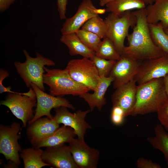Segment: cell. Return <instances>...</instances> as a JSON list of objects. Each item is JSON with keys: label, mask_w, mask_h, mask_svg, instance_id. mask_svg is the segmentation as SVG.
Listing matches in <instances>:
<instances>
[{"label": "cell", "mask_w": 168, "mask_h": 168, "mask_svg": "<svg viewBox=\"0 0 168 168\" xmlns=\"http://www.w3.org/2000/svg\"><path fill=\"white\" fill-rule=\"evenodd\" d=\"M137 166L138 168H161L160 165L143 158L138 159L136 162Z\"/></svg>", "instance_id": "1f68e13d"}, {"label": "cell", "mask_w": 168, "mask_h": 168, "mask_svg": "<svg viewBox=\"0 0 168 168\" xmlns=\"http://www.w3.org/2000/svg\"><path fill=\"white\" fill-rule=\"evenodd\" d=\"M81 29L91 32L103 39L106 37L107 26L104 20L99 15L87 21L82 26Z\"/></svg>", "instance_id": "4316f807"}, {"label": "cell", "mask_w": 168, "mask_h": 168, "mask_svg": "<svg viewBox=\"0 0 168 168\" xmlns=\"http://www.w3.org/2000/svg\"><path fill=\"white\" fill-rule=\"evenodd\" d=\"M97 9L91 0H83L75 14L66 19L60 30L62 35L76 32L80 29L87 21L99 15Z\"/></svg>", "instance_id": "5bb4252c"}, {"label": "cell", "mask_w": 168, "mask_h": 168, "mask_svg": "<svg viewBox=\"0 0 168 168\" xmlns=\"http://www.w3.org/2000/svg\"><path fill=\"white\" fill-rule=\"evenodd\" d=\"M106 12L120 15L127 11L145 8L144 0H113L106 6Z\"/></svg>", "instance_id": "7402d4cb"}, {"label": "cell", "mask_w": 168, "mask_h": 168, "mask_svg": "<svg viewBox=\"0 0 168 168\" xmlns=\"http://www.w3.org/2000/svg\"><path fill=\"white\" fill-rule=\"evenodd\" d=\"M81 41L95 52L101 42V39L97 35L80 29L75 32Z\"/></svg>", "instance_id": "83f0119b"}, {"label": "cell", "mask_w": 168, "mask_h": 168, "mask_svg": "<svg viewBox=\"0 0 168 168\" xmlns=\"http://www.w3.org/2000/svg\"><path fill=\"white\" fill-rule=\"evenodd\" d=\"M113 0H99V4L101 7L105 6L108 3H109Z\"/></svg>", "instance_id": "d590c367"}, {"label": "cell", "mask_w": 168, "mask_h": 168, "mask_svg": "<svg viewBox=\"0 0 168 168\" xmlns=\"http://www.w3.org/2000/svg\"><path fill=\"white\" fill-rule=\"evenodd\" d=\"M68 146L73 159L78 168H96L100 152L88 145L84 140L73 138Z\"/></svg>", "instance_id": "8fae6325"}, {"label": "cell", "mask_w": 168, "mask_h": 168, "mask_svg": "<svg viewBox=\"0 0 168 168\" xmlns=\"http://www.w3.org/2000/svg\"><path fill=\"white\" fill-rule=\"evenodd\" d=\"M114 80L113 77L110 76L100 77L97 86L93 93L87 92L79 96L87 103L91 112L95 108L101 111L103 106L106 103L105 93Z\"/></svg>", "instance_id": "ac0fdd59"}, {"label": "cell", "mask_w": 168, "mask_h": 168, "mask_svg": "<svg viewBox=\"0 0 168 168\" xmlns=\"http://www.w3.org/2000/svg\"><path fill=\"white\" fill-rule=\"evenodd\" d=\"M106 12L105 8L98 9L97 12L98 15L104 14Z\"/></svg>", "instance_id": "8d00e7d4"}, {"label": "cell", "mask_w": 168, "mask_h": 168, "mask_svg": "<svg viewBox=\"0 0 168 168\" xmlns=\"http://www.w3.org/2000/svg\"><path fill=\"white\" fill-rule=\"evenodd\" d=\"M76 135L73 128L63 125L49 136L31 144L36 148L55 146L68 143Z\"/></svg>", "instance_id": "d6986e66"}, {"label": "cell", "mask_w": 168, "mask_h": 168, "mask_svg": "<svg viewBox=\"0 0 168 168\" xmlns=\"http://www.w3.org/2000/svg\"><path fill=\"white\" fill-rule=\"evenodd\" d=\"M26 133L31 144L49 136L59 127V124L54 118H40L28 124Z\"/></svg>", "instance_id": "e0dca14e"}, {"label": "cell", "mask_w": 168, "mask_h": 168, "mask_svg": "<svg viewBox=\"0 0 168 168\" xmlns=\"http://www.w3.org/2000/svg\"><path fill=\"white\" fill-rule=\"evenodd\" d=\"M142 62L121 56L113 66L108 76L113 77L114 89L129 82L137 73Z\"/></svg>", "instance_id": "4fadbf2b"}, {"label": "cell", "mask_w": 168, "mask_h": 168, "mask_svg": "<svg viewBox=\"0 0 168 168\" xmlns=\"http://www.w3.org/2000/svg\"><path fill=\"white\" fill-rule=\"evenodd\" d=\"M15 0H0V11L3 12L7 10Z\"/></svg>", "instance_id": "836d02e7"}, {"label": "cell", "mask_w": 168, "mask_h": 168, "mask_svg": "<svg viewBox=\"0 0 168 168\" xmlns=\"http://www.w3.org/2000/svg\"><path fill=\"white\" fill-rule=\"evenodd\" d=\"M166 91L168 96V74L163 77Z\"/></svg>", "instance_id": "e575fe53"}, {"label": "cell", "mask_w": 168, "mask_h": 168, "mask_svg": "<svg viewBox=\"0 0 168 168\" xmlns=\"http://www.w3.org/2000/svg\"><path fill=\"white\" fill-rule=\"evenodd\" d=\"M26 60L23 63L19 61L14 62V65L20 77L27 87H31L32 83L36 85L44 91L43 81L45 66H54V62L51 59L44 57L40 53L36 52V56L31 57L26 49L23 50Z\"/></svg>", "instance_id": "277c9868"}, {"label": "cell", "mask_w": 168, "mask_h": 168, "mask_svg": "<svg viewBox=\"0 0 168 168\" xmlns=\"http://www.w3.org/2000/svg\"><path fill=\"white\" fill-rule=\"evenodd\" d=\"M90 59L94 63L100 77H108L117 61L105 59L95 55Z\"/></svg>", "instance_id": "f1b7e54d"}, {"label": "cell", "mask_w": 168, "mask_h": 168, "mask_svg": "<svg viewBox=\"0 0 168 168\" xmlns=\"http://www.w3.org/2000/svg\"><path fill=\"white\" fill-rule=\"evenodd\" d=\"M43 151L40 148L33 147L23 149L21 152L20 157L23 161L25 168H41L49 166L44 162L42 156Z\"/></svg>", "instance_id": "cb8c5ba5"}, {"label": "cell", "mask_w": 168, "mask_h": 168, "mask_svg": "<svg viewBox=\"0 0 168 168\" xmlns=\"http://www.w3.org/2000/svg\"><path fill=\"white\" fill-rule=\"evenodd\" d=\"M104 20L107 29L106 37L112 41L121 55L125 47V39L129 34L130 28L135 25L136 17L133 12L128 11L120 15L109 13Z\"/></svg>", "instance_id": "5b68a950"}, {"label": "cell", "mask_w": 168, "mask_h": 168, "mask_svg": "<svg viewBox=\"0 0 168 168\" xmlns=\"http://www.w3.org/2000/svg\"><path fill=\"white\" fill-rule=\"evenodd\" d=\"M44 68L43 82L49 86L50 94L59 96H79L89 91L86 86L74 80L66 68L50 69L45 66Z\"/></svg>", "instance_id": "3957f363"}, {"label": "cell", "mask_w": 168, "mask_h": 168, "mask_svg": "<svg viewBox=\"0 0 168 168\" xmlns=\"http://www.w3.org/2000/svg\"><path fill=\"white\" fill-rule=\"evenodd\" d=\"M149 24L151 35L155 44L165 54H168V35L161 24Z\"/></svg>", "instance_id": "d4e9b609"}, {"label": "cell", "mask_w": 168, "mask_h": 168, "mask_svg": "<svg viewBox=\"0 0 168 168\" xmlns=\"http://www.w3.org/2000/svg\"><path fill=\"white\" fill-rule=\"evenodd\" d=\"M66 68L74 80L86 86L89 91H94L96 88L100 77L91 59L83 58L71 60Z\"/></svg>", "instance_id": "52a82bcc"}, {"label": "cell", "mask_w": 168, "mask_h": 168, "mask_svg": "<svg viewBox=\"0 0 168 168\" xmlns=\"http://www.w3.org/2000/svg\"><path fill=\"white\" fill-rule=\"evenodd\" d=\"M42 157L44 162L55 168H78L68 146L65 144L46 147Z\"/></svg>", "instance_id": "9a60e30c"}, {"label": "cell", "mask_w": 168, "mask_h": 168, "mask_svg": "<svg viewBox=\"0 0 168 168\" xmlns=\"http://www.w3.org/2000/svg\"><path fill=\"white\" fill-rule=\"evenodd\" d=\"M168 96L163 77L138 85L136 102L130 115H142L156 112Z\"/></svg>", "instance_id": "7a4b0ae2"}, {"label": "cell", "mask_w": 168, "mask_h": 168, "mask_svg": "<svg viewBox=\"0 0 168 168\" xmlns=\"http://www.w3.org/2000/svg\"><path fill=\"white\" fill-rule=\"evenodd\" d=\"M137 83L134 79L115 89L111 97L113 106L124 110L125 117L130 115L136 100Z\"/></svg>", "instance_id": "2e32d148"}, {"label": "cell", "mask_w": 168, "mask_h": 168, "mask_svg": "<svg viewBox=\"0 0 168 168\" xmlns=\"http://www.w3.org/2000/svg\"><path fill=\"white\" fill-rule=\"evenodd\" d=\"M147 5L153 3L156 0H144Z\"/></svg>", "instance_id": "74e56055"}, {"label": "cell", "mask_w": 168, "mask_h": 168, "mask_svg": "<svg viewBox=\"0 0 168 168\" xmlns=\"http://www.w3.org/2000/svg\"><path fill=\"white\" fill-rule=\"evenodd\" d=\"M60 40L67 47L71 56L79 55L91 59L95 55V52L81 41L75 32L62 35Z\"/></svg>", "instance_id": "44dd1931"}, {"label": "cell", "mask_w": 168, "mask_h": 168, "mask_svg": "<svg viewBox=\"0 0 168 168\" xmlns=\"http://www.w3.org/2000/svg\"><path fill=\"white\" fill-rule=\"evenodd\" d=\"M0 104L7 107L16 117L22 121L23 127L26 128L34 116L33 108L36 105V97L30 87L27 92L9 93Z\"/></svg>", "instance_id": "8992f818"}, {"label": "cell", "mask_w": 168, "mask_h": 168, "mask_svg": "<svg viewBox=\"0 0 168 168\" xmlns=\"http://www.w3.org/2000/svg\"><path fill=\"white\" fill-rule=\"evenodd\" d=\"M31 87L35 95L36 105L34 116L28 124L43 116L53 119V117L51 114L50 111L53 108L63 106L73 110H75V107L69 101L62 96L48 94L34 83L31 84Z\"/></svg>", "instance_id": "9c48e42d"}, {"label": "cell", "mask_w": 168, "mask_h": 168, "mask_svg": "<svg viewBox=\"0 0 168 168\" xmlns=\"http://www.w3.org/2000/svg\"><path fill=\"white\" fill-rule=\"evenodd\" d=\"M68 108L63 106L54 108L55 114L54 118L58 124H62L72 128L74 130L78 138L84 140L86 130L91 128L85 119L87 114L91 111L90 110L85 111L79 110L72 113Z\"/></svg>", "instance_id": "30bf717a"}, {"label": "cell", "mask_w": 168, "mask_h": 168, "mask_svg": "<svg viewBox=\"0 0 168 168\" xmlns=\"http://www.w3.org/2000/svg\"><path fill=\"white\" fill-rule=\"evenodd\" d=\"M68 0H57V10L61 20L66 19V14Z\"/></svg>", "instance_id": "d6a6232c"}, {"label": "cell", "mask_w": 168, "mask_h": 168, "mask_svg": "<svg viewBox=\"0 0 168 168\" xmlns=\"http://www.w3.org/2000/svg\"><path fill=\"white\" fill-rule=\"evenodd\" d=\"M95 55L97 57L109 60L118 61L121 57L113 42L106 37L100 43Z\"/></svg>", "instance_id": "484cf974"}, {"label": "cell", "mask_w": 168, "mask_h": 168, "mask_svg": "<svg viewBox=\"0 0 168 168\" xmlns=\"http://www.w3.org/2000/svg\"><path fill=\"white\" fill-rule=\"evenodd\" d=\"M154 131L155 136L148 138L147 140L152 147L163 153L168 166V133L161 124L157 125Z\"/></svg>", "instance_id": "603a6c76"}, {"label": "cell", "mask_w": 168, "mask_h": 168, "mask_svg": "<svg viewBox=\"0 0 168 168\" xmlns=\"http://www.w3.org/2000/svg\"><path fill=\"white\" fill-rule=\"evenodd\" d=\"M125 118L124 110L118 106H113L111 114V119L112 123L116 125L121 124Z\"/></svg>", "instance_id": "4dcf8cb0"}, {"label": "cell", "mask_w": 168, "mask_h": 168, "mask_svg": "<svg viewBox=\"0 0 168 168\" xmlns=\"http://www.w3.org/2000/svg\"><path fill=\"white\" fill-rule=\"evenodd\" d=\"M165 32L168 35V28L164 29Z\"/></svg>", "instance_id": "f35d334b"}, {"label": "cell", "mask_w": 168, "mask_h": 168, "mask_svg": "<svg viewBox=\"0 0 168 168\" xmlns=\"http://www.w3.org/2000/svg\"><path fill=\"white\" fill-rule=\"evenodd\" d=\"M21 129L20 124L16 122L0 126V153L17 166L21 163L19 152L22 151L18 141L21 138Z\"/></svg>", "instance_id": "ba28073f"}, {"label": "cell", "mask_w": 168, "mask_h": 168, "mask_svg": "<svg viewBox=\"0 0 168 168\" xmlns=\"http://www.w3.org/2000/svg\"><path fill=\"white\" fill-rule=\"evenodd\" d=\"M146 9L148 23L160 22L164 29L168 28V0H156Z\"/></svg>", "instance_id": "ffe728a7"}, {"label": "cell", "mask_w": 168, "mask_h": 168, "mask_svg": "<svg viewBox=\"0 0 168 168\" xmlns=\"http://www.w3.org/2000/svg\"><path fill=\"white\" fill-rule=\"evenodd\" d=\"M156 112L160 124L168 131V96L161 104Z\"/></svg>", "instance_id": "f546056e"}, {"label": "cell", "mask_w": 168, "mask_h": 168, "mask_svg": "<svg viewBox=\"0 0 168 168\" xmlns=\"http://www.w3.org/2000/svg\"><path fill=\"white\" fill-rule=\"evenodd\" d=\"M168 74V54L141 62L134 79L138 85L163 77Z\"/></svg>", "instance_id": "7c38bea8"}, {"label": "cell", "mask_w": 168, "mask_h": 168, "mask_svg": "<svg viewBox=\"0 0 168 168\" xmlns=\"http://www.w3.org/2000/svg\"><path fill=\"white\" fill-rule=\"evenodd\" d=\"M137 21L132 32L127 36L128 45L121 56L139 62L157 58L165 53L155 44L152 39L147 19L146 8L133 12Z\"/></svg>", "instance_id": "6da1fadb"}]
</instances>
